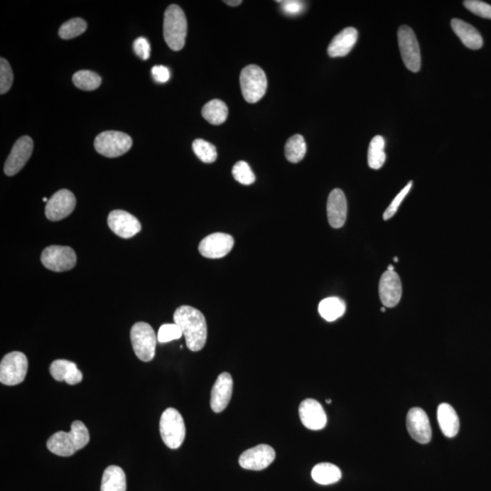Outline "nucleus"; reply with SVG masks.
I'll return each instance as SVG.
<instances>
[{"mask_svg": "<svg viewBox=\"0 0 491 491\" xmlns=\"http://www.w3.org/2000/svg\"><path fill=\"white\" fill-rule=\"evenodd\" d=\"M174 322L180 327L188 349L200 351L207 342V328L206 318L197 308L190 306H181L174 313Z\"/></svg>", "mask_w": 491, "mask_h": 491, "instance_id": "f257e3e1", "label": "nucleus"}, {"mask_svg": "<svg viewBox=\"0 0 491 491\" xmlns=\"http://www.w3.org/2000/svg\"><path fill=\"white\" fill-rule=\"evenodd\" d=\"M90 436L86 425L80 421L71 424L70 432L58 431L47 442L48 450L60 457L72 456L77 450L89 444Z\"/></svg>", "mask_w": 491, "mask_h": 491, "instance_id": "f03ea898", "label": "nucleus"}, {"mask_svg": "<svg viewBox=\"0 0 491 491\" xmlns=\"http://www.w3.org/2000/svg\"><path fill=\"white\" fill-rule=\"evenodd\" d=\"M163 32L166 43L172 50L178 51L184 48L186 43L188 23L186 16L180 6H168L164 15Z\"/></svg>", "mask_w": 491, "mask_h": 491, "instance_id": "7ed1b4c3", "label": "nucleus"}, {"mask_svg": "<svg viewBox=\"0 0 491 491\" xmlns=\"http://www.w3.org/2000/svg\"><path fill=\"white\" fill-rule=\"evenodd\" d=\"M159 432L166 446L177 450L186 437V426L183 418L177 409L168 408L162 413L159 421Z\"/></svg>", "mask_w": 491, "mask_h": 491, "instance_id": "20e7f679", "label": "nucleus"}, {"mask_svg": "<svg viewBox=\"0 0 491 491\" xmlns=\"http://www.w3.org/2000/svg\"><path fill=\"white\" fill-rule=\"evenodd\" d=\"M239 80L246 102L257 103L264 97L268 89V80L262 68L256 65L244 68Z\"/></svg>", "mask_w": 491, "mask_h": 491, "instance_id": "39448f33", "label": "nucleus"}, {"mask_svg": "<svg viewBox=\"0 0 491 491\" xmlns=\"http://www.w3.org/2000/svg\"><path fill=\"white\" fill-rule=\"evenodd\" d=\"M130 340L133 350L139 360L149 362L154 359L157 336L151 325L146 322H138L133 325L130 330Z\"/></svg>", "mask_w": 491, "mask_h": 491, "instance_id": "423d86ee", "label": "nucleus"}, {"mask_svg": "<svg viewBox=\"0 0 491 491\" xmlns=\"http://www.w3.org/2000/svg\"><path fill=\"white\" fill-rule=\"evenodd\" d=\"M28 362L24 353L19 351L6 354L0 363V382L6 386L21 384L27 375Z\"/></svg>", "mask_w": 491, "mask_h": 491, "instance_id": "0eeeda50", "label": "nucleus"}, {"mask_svg": "<svg viewBox=\"0 0 491 491\" xmlns=\"http://www.w3.org/2000/svg\"><path fill=\"white\" fill-rule=\"evenodd\" d=\"M132 139L119 131H105L97 136L94 147L97 153L107 158H118L131 149Z\"/></svg>", "mask_w": 491, "mask_h": 491, "instance_id": "6e6552de", "label": "nucleus"}, {"mask_svg": "<svg viewBox=\"0 0 491 491\" xmlns=\"http://www.w3.org/2000/svg\"><path fill=\"white\" fill-rule=\"evenodd\" d=\"M398 40L406 68L412 72H418L421 67V56L414 31L408 26H401L399 28Z\"/></svg>", "mask_w": 491, "mask_h": 491, "instance_id": "1a4fd4ad", "label": "nucleus"}, {"mask_svg": "<svg viewBox=\"0 0 491 491\" xmlns=\"http://www.w3.org/2000/svg\"><path fill=\"white\" fill-rule=\"evenodd\" d=\"M41 262L50 271L64 272L74 268L77 263V256L70 247L54 245L43 250Z\"/></svg>", "mask_w": 491, "mask_h": 491, "instance_id": "9d476101", "label": "nucleus"}, {"mask_svg": "<svg viewBox=\"0 0 491 491\" xmlns=\"http://www.w3.org/2000/svg\"><path fill=\"white\" fill-rule=\"evenodd\" d=\"M275 458L274 448L261 444L244 451L240 455L239 463L243 469L259 471L266 469L275 460Z\"/></svg>", "mask_w": 491, "mask_h": 491, "instance_id": "9b49d317", "label": "nucleus"}, {"mask_svg": "<svg viewBox=\"0 0 491 491\" xmlns=\"http://www.w3.org/2000/svg\"><path fill=\"white\" fill-rule=\"evenodd\" d=\"M34 143L31 136H24L18 139L11 149V154L6 158L4 167L6 175L14 176L24 168L32 152H33Z\"/></svg>", "mask_w": 491, "mask_h": 491, "instance_id": "f8f14e48", "label": "nucleus"}, {"mask_svg": "<svg viewBox=\"0 0 491 491\" xmlns=\"http://www.w3.org/2000/svg\"><path fill=\"white\" fill-rule=\"evenodd\" d=\"M76 203V198L71 191L58 190L48 201L45 210V217L51 221L63 220L73 212Z\"/></svg>", "mask_w": 491, "mask_h": 491, "instance_id": "ddd939ff", "label": "nucleus"}, {"mask_svg": "<svg viewBox=\"0 0 491 491\" xmlns=\"http://www.w3.org/2000/svg\"><path fill=\"white\" fill-rule=\"evenodd\" d=\"M234 246V239L229 234L213 233L200 243L198 250L207 259H221L229 254Z\"/></svg>", "mask_w": 491, "mask_h": 491, "instance_id": "4468645a", "label": "nucleus"}, {"mask_svg": "<svg viewBox=\"0 0 491 491\" xmlns=\"http://www.w3.org/2000/svg\"><path fill=\"white\" fill-rule=\"evenodd\" d=\"M406 428L413 440L421 444L431 441L432 429L428 415L421 408H412L406 415Z\"/></svg>", "mask_w": 491, "mask_h": 491, "instance_id": "2eb2a0df", "label": "nucleus"}, {"mask_svg": "<svg viewBox=\"0 0 491 491\" xmlns=\"http://www.w3.org/2000/svg\"><path fill=\"white\" fill-rule=\"evenodd\" d=\"M107 225L116 235L130 239L141 230V224L133 215L124 210H113L107 217Z\"/></svg>", "mask_w": 491, "mask_h": 491, "instance_id": "dca6fc26", "label": "nucleus"}, {"mask_svg": "<svg viewBox=\"0 0 491 491\" xmlns=\"http://www.w3.org/2000/svg\"><path fill=\"white\" fill-rule=\"evenodd\" d=\"M298 413L302 424L311 431H320L326 427V412L316 399H307L302 401L299 405Z\"/></svg>", "mask_w": 491, "mask_h": 491, "instance_id": "f3484780", "label": "nucleus"}, {"mask_svg": "<svg viewBox=\"0 0 491 491\" xmlns=\"http://www.w3.org/2000/svg\"><path fill=\"white\" fill-rule=\"evenodd\" d=\"M379 298L387 308H393L401 301L402 286L401 279L395 271H387L380 278Z\"/></svg>", "mask_w": 491, "mask_h": 491, "instance_id": "a211bd4d", "label": "nucleus"}, {"mask_svg": "<svg viewBox=\"0 0 491 491\" xmlns=\"http://www.w3.org/2000/svg\"><path fill=\"white\" fill-rule=\"evenodd\" d=\"M233 392V379L227 372L221 373L211 390L210 406L212 411L220 413L229 405Z\"/></svg>", "mask_w": 491, "mask_h": 491, "instance_id": "6ab92c4d", "label": "nucleus"}, {"mask_svg": "<svg viewBox=\"0 0 491 491\" xmlns=\"http://www.w3.org/2000/svg\"><path fill=\"white\" fill-rule=\"evenodd\" d=\"M328 220L334 229L343 227L347 220V205L342 190L336 188L331 191L327 204Z\"/></svg>", "mask_w": 491, "mask_h": 491, "instance_id": "aec40b11", "label": "nucleus"}, {"mask_svg": "<svg viewBox=\"0 0 491 491\" xmlns=\"http://www.w3.org/2000/svg\"><path fill=\"white\" fill-rule=\"evenodd\" d=\"M50 373L57 382H65L68 385L79 384L83 379V374L76 364L66 360H57L52 362Z\"/></svg>", "mask_w": 491, "mask_h": 491, "instance_id": "412c9836", "label": "nucleus"}, {"mask_svg": "<svg viewBox=\"0 0 491 491\" xmlns=\"http://www.w3.org/2000/svg\"><path fill=\"white\" fill-rule=\"evenodd\" d=\"M357 31L354 28H347L340 31L331 41L328 48V56L339 58L347 56L352 50L357 41Z\"/></svg>", "mask_w": 491, "mask_h": 491, "instance_id": "4be33fe9", "label": "nucleus"}, {"mask_svg": "<svg viewBox=\"0 0 491 491\" xmlns=\"http://www.w3.org/2000/svg\"><path fill=\"white\" fill-rule=\"evenodd\" d=\"M451 28L468 48L477 50L482 48V37L480 32L469 23L461 21L460 18H453L451 21Z\"/></svg>", "mask_w": 491, "mask_h": 491, "instance_id": "5701e85b", "label": "nucleus"}, {"mask_svg": "<svg viewBox=\"0 0 491 491\" xmlns=\"http://www.w3.org/2000/svg\"><path fill=\"white\" fill-rule=\"evenodd\" d=\"M438 425L448 438H454L460 431V419L457 412L448 403H442L438 408Z\"/></svg>", "mask_w": 491, "mask_h": 491, "instance_id": "b1692460", "label": "nucleus"}, {"mask_svg": "<svg viewBox=\"0 0 491 491\" xmlns=\"http://www.w3.org/2000/svg\"><path fill=\"white\" fill-rule=\"evenodd\" d=\"M126 479L124 470L116 465L104 471L100 491H126Z\"/></svg>", "mask_w": 491, "mask_h": 491, "instance_id": "393cba45", "label": "nucleus"}, {"mask_svg": "<svg viewBox=\"0 0 491 491\" xmlns=\"http://www.w3.org/2000/svg\"><path fill=\"white\" fill-rule=\"evenodd\" d=\"M341 470L336 465L331 463L317 464L311 471V477L320 485H330L341 479Z\"/></svg>", "mask_w": 491, "mask_h": 491, "instance_id": "a878e982", "label": "nucleus"}, {"mask_svg": "<svg viewBox=\"0 0 491 491\" xmlns=\"http://www.w3.org/2000/svg\"><path fill=\"white\" fill-rule=\"evenodd\" d=\"M318 312L325 320L333 322L343 316L346 312V304L340 298H327L320 301Z\"/></svg>", "mask_w": 491, "mask_h": 491, "instance_id": "bb28decb", "label": "nucleus"}, {"mask_svg": "<svg viewBox=\"0 0 491 491\" xmlns=\"http://www.w3.org/2000/svg\"><path fill=\"white\" fill-rule=\"evenodd\" d=\"M227 115H229V109L222 100H210L203 109V118L212 125L222 124L226 122Z\"/></svg>", "mask_w": 491, "mask_h": 491, "instance_id": "cd10ccee", "label": "nucleus"}, {"mask_svg": "<svg viewBox=\"0 0 491 491\" xmlns=\"http://www.w3.org/2000/svg\"><path fill=\"white\" fill-rule=\"evenodd\" d=\"M385 139L382 136H374L367 151V163L372 170H379L386 161Z\"/></svg>", "mask_w": 491, "mask_h": 491, "instance_id": "c85d7f7f", "label": "nucleus"}, {"mask_svg": "<svg viewBox=\"0 0 491 491\" xmlns=\"http://www.w3.org/2000/svg\"><path fill=\"white\" fill-rule=\"evenodd\" d=\"M307 152V145L301 135L292 136L285 146V156L291 163H298L304 158Z\"/></svg>", "mask_w": 491, "mask_h": 491, "instance_id": "c756f323", "label": "nucleus"}, {"mask_svg": "<svg viewBox=\"0 0 491 491\" xmlns=\"http://www.w3.org/2000/svg\"><path fill=\"white\" fill-rule=\"evenodd\" d=\"M74 85L80 90L91 91L95 90L102 85V77L93 71L80 70L74 74L72 77Z\"/></svg>", "mask_w": 491, "mask_h": 491, "instance_id": "7c9ffc66", "label": "nucleus"}, {"mask_svg": "<svg viewBox=\"0 0 491 491\" xmlns=\"http://www.w3.org/2000/svg\"><path fill=\"white\" fill-rule=\"evenodd\" d=\"M87 28V22L84 19L75 18L65 22L58 31V34L63 40H72V38L83 34Z\"/></svg>", "mask_w": 491, "mask_h": 491, "instance_id": "2f4dec72", "label": "nucleus"}, {"mask_svg": "<svg viewBox=\"0 0 491 491\" xmlns=\"http://www.w3.org/2000/svg\"><path fill=\"white\" fill-rule=\"evenodd\" d=\"M193 149L195 154L204 163L210 164L216 161L217 158V149L211 143L204 139H196L193 143Z\"/></svg>", "mask_w": 491, "mask_h": 491, "instance_id": "473e14b6", "label": "nucleus"}, {"mask_svg": "<svg viewBox=\"0 0 491 491\" xmlns=\"http://www.w3.org/2000/svg\"><path fill=\"white\" fill-rule=\"evenodd\" d=\"M234 178L240 184L249 186L254 183L256 177L249 165L245 161L237 162L232 168Z\"/></svg>", "mask_w": 491, "mask_h": 491, "instance_id": "72a5a7b5", "label": "nucleus"}, {"mask_svg": "<svg viewBox=\"0 0 491 491\" xmlns=\"http://www.w3.org/2000/svg\"><path fill=\"white\" fill-rule=\"evenodd\" d=\"M13 72L11 65L5 58H0V93L6 94L11 89L13 84Z\"/></svg>", "mask_w": 491, "mask_h": 491, "instance_id": "f704fd0d", "label": "nucleus"}, {"mask_svg": "<svg viewBox=\"0 0 491 491\" xmlns=\"http://www.w3.org/2000/svg\"><path fill=\"white\" fill-rule=\"evenodd\" d=\"M183 333L177 324H164L159 328L158 341L159 343H167L170 341L180 340Z\"/></svg>", "mask_w": 491, "mask_h": 491, "instance_id": "c9c22d12", "label": "nucleus"}, {"mask_svg": "<svg viewBox=\"0 0 491 491\" xmlns=\"http://www.w3.org/2000/svg\"><path fill=\"white\" fill-rule=\"evenodd\" d=\"M465 8L480 18L491 19V6L480 0H467L463 2Z\"/></svg>", "mask_w": 491, "mask_h": 491, "instance_id": "e433bc0d", "label": "nucleus"}, {"mask_svg": "<svg viewBox=\"0 0 491 491\" xmlns=\"http://www.w3.org/2000/svg\"><path fill=\"white\" fill-rule=\"evenodd\" d=\"M412 185L413 181H409V184L406 185L404 188H403L401 193L396 195L394 200H393L392 203H390L388 209H387L384 214H383V220H389V219H392L393 216H394V215L396 213V211H398L399 206H401L402 201L404 200L406 195H408L409 190H411Z\"/></svg>", "mask_w": 491, "mask_h": 491, "instance_id": "4c0bfd02", "label": "nucleus"}, {"mask_svg": "<svg viewBox=\"0 0 491 491\" xmlns=\"http://www.w3.org/2000/svg\"><path fill=\"white\" fill-rule=\"evenodd\" d=\"M281 3L283 13L288 16H297L304 11L305 4L298 0H286V1H277Z\"/></svg>", "mask_w": 491, "mask_h": 491, "instance_id": "58836bf2", "label": "nucleus"}, {"mask_svg": "<svg viewBox=\"0 0 491 491\" xmlns=\"http://www.w3.org/2000/svg\"><path fill=\"white\" fill-rule=\"evenodd\" d=\"M134 51L142 60H148L151 57V45L145 38H139L133 44Z\"/></svg>", "mask_w": 491, "mask_h": 491, "instance_id": "ea45409f", "label": "nucleus"}, {"mask_svg": "<svg viewBox=\"0 0 491 491\" xmlns=\"http://www.w3.org/2000/svg\"><path fill=\"white\" fill-rule=\"evenodd\" d=\"M151 74L153 79L158 83L168 82L171 79V72L168 68L164 66H155L152 68Z\"/></svg>", "mask_w": 491, "mask_h": 491, "instance_id": "a19ab883", "label": "nucleus"}, {"mask_svg": "<svg viewBox=\"0 0 491 491\" xmlns=\"http://www.w3.org/2000/svg\"><path fill=\"white\" fill-rule=\"evenodd\" d=\"M224 3H226L227 5L230 6H237L242 4V0H229V1L226 0V1H224Z\"/></svg>", "mask_w": 491, "mask_h": 491, "instance_id": "79ce46f5", "label": "nucleus"}, {"mask_svg": "<svg viewBox=\"0 0 491 491\" xmlns=\"http://www.w3.org/2000/svg\"><path fill=\"white\" fill-rule=\"evenodd\" d=\"M388 271H394V268H393V266L389 265V268H388Z\"/></svg>", "mask_w": 491, "mask_h": 491, "instance_id": "37998d69", "label": "nucleus"}, {"mask_svg": "<svg viewBox=\"0 0 491 491\" xmlns=\"http://www.w3.org/2000/svg\"><path fill=\"white\" fill-rule=\"evenodd\" d=\"M43 201H44V203H48V200L47 198H43Z\"/></svg>", "mask_w": 491, "mask_h": 491, "instance_id": "c03bdc74", "label": "nucleus"}, {"mask_svg": "<svg viewBox=\"0 0 491 491\" xmlns=\"http://www.w3.org/2000/svg\"><path fill=\"white\" fill-rule=\"evenodd\" d=\"M327 403H328V404H330V403H331L330 399H327Z\"/></svg>", "mask_w": 491, "mask_h": 491, "instance_id": "a18cd8bd", "label": "nucleus"}, {"mask_svg": "<svg viewBox=\"0 0 491 491\" xmlns=\"http://www.w3.org/2000/svg\"><path fill=\"white\" fill-rule=\"evenodd\" d=\"M382 312H385V311H386L385 308H382Z\"/></svg>", "mask_w": 491, "mask_h": 491, "instance_id": "49530a36", "label": "nucleus"}, {"mask_svg": "<svg viewBox=\"0 0 491 491\" xmlns=\"http://www.w3.org/2000/svg\"><path fill=\"white\" fill-rule=\"evenodd\" d=\"M394 261L398 262V258H394Z\"/></svg>", "mask_w": 491, "mask_h": 491, "instance_id": "de8ad7c7", "label": "nucleus"}]
</instances>
